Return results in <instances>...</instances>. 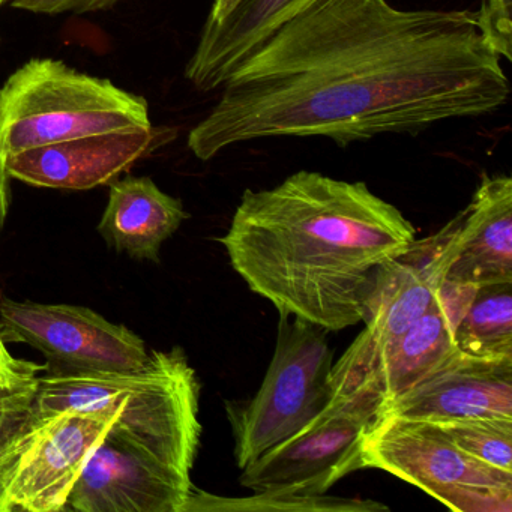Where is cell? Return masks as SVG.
<instances>
[{
    "mask_svg": "<svg viewBox=\"0 0 512 512\" xmlns=\"http://www.w3.org/2000/svg\"><path fill=\"white\" fill-rule=\"evenodd\" d=\"M382 401L364 391L332 395L325 407L289 439L242 469L253 493L322 496L362 466L365 433L379 418Z\"/></svg>",
    "mask_w": 512,
    "mask_h": 512,
    "instance_id": "7",
    "label": "cell"
},
{
    "mask_svg": "<svg viewBox=\"0 0 512 512\" xmlns=\"http://www.w3.org/2000/svg\"><path fill=\"white\" fill-rule=\"evenodd\" d=\"M8 178H10V175H8L7 166H5V158L0 155V230L4 229L8 206H10Z\"/></svg>",
    "mask_w": 512,
    "mask_h": 512,
    "instance_id": "24",
    "label": "cell"
},
{
    "mask_svg": "<svg viewBox=\"0 0 512 512\" xmlns=\"http://www.w3.org/2000/svg\"><path fill=\"white\" fill-rule=\"evenodd\" d=\"M511 7L512 0H484L476 13L485 40L506 62L512 59Z\"/></svg>",
    "mask_w": 512,
    "mask_h": 512,
    "instance_id": "22",
    "label": "cell"
},
{
    "mask_svg": "<svg viewBox=\"0 0 512 512\" xmlns=\"http://www.w3.org/2000/svg\"><path fill=\"white\" fill-rule=\"evenodd\" d=\"M332 365L325 329L280 317L277 346L259 391L250 400L226 403L239 469L298 433L328 404Z\"/></svg>",
    "mask_w": 512,
    "mask_h": 512,
    "instance_id": "5",
    "label": "cell"
},
{
    "mask_svg": "<svg viewBox=\"0 0 512 512\" xmlns=\"http://www.w3.org/2000/svg\"><path fill=\"white\" fill-rule=\"evenodd\" d=\"M25 361L22 359H16L7 349V343H5L2 332H0V376L11 373V371L17 370L22 367Z\"/></svg>",
    "mask_w": 512,
    "mask_h": 512,
    "instance_id": "25",
    "label": "cell"
},
{
    "mask_svg": "<svg viewBox=\"0 0 512 512\" xmlns=\"http://www.w3.org/2000/svg\"><path fill=\"white\" fill-rule=\"evenodd\" d=\"M152 128L148 103L109 80L32 59L0 88V155L89 134Z\"/></svg>",
    "mask_w": 512,
    "mask_h": 512,
    "instance_id": "4",
    "label": "cell"
},
{
    "mask_svg": "<svg viewBox=\"0 0 512 512\" xmlns=\"http://www.w3.org/2000/svg\"><path fill=\"white\" fill-rule=\"evenodd\" d=\"M7 2H10V0H0V8L4 7Z\"/></svg>",
    "mask_w": 512,
    "mask_h": 512,
    "instance_id": "27",
    "label": "cell"
},
{
    "mask_svg": "<svg viewBox=\"0 0 512 512\" xmlns=\"http://www.w3.org/2000/svg\"><path fill=\"white\" fill-rule=\"evenodd\" d=\"M110 425L103 416L77 410L41 418L0 463V512L65 511Z\"/></svg>",
    "mask_w": 512,
    "mask_h": 512,
    "instance_id": "10",
    "label": "cell"
},
{
    "mask_svg": "<svg viewBox=\"0 0 512 512\" xmlns=\"http://www.w3.org/2000/svg\"><path fill=\"white\" fill-rule=\"evenodd\" d=\"M361 458L364 469L391 473L452 511H512V473L470 457L434 422L380 415Z\"/></svg>",
    "mask_w": 512,
    "mask_h": 512,
    "instance_id": "6",
    "label": "cell"
},
{
    "mask_svg": "<svg viewBox=\"0 0 512 512\" xmlns=\"http://www.w3.org/2000/svg\"><path fill=\"white\" fill-rule=\"evenodd\" d=\"M119 0H13V7L37 14H85L109 10Z\"/></svg>",
    "mask_w": 512,
    "mask_h": 512,
    "instance_id": "23",
    "label": "cell"
},
{
    "mask_svg": "<svg viewBox=\"0 0 512 512\" xmlns=\"http://www.w3.org/2000/svg\"><path fill=\"white\" fill-rule=\"evenodd\" d=\"M458 350L481 358H512V283L478 287L455 329Z\"/></svg>",
    "mask_w": 512,
    "mask_h": 512,
    "instance_id": "18",
    "label": "cell"
},
{
    "mask_svg": "<svg viewBox=\"0 0 512 512\" xmlns=\"http://www.w3.org/2000/svg\"><path fill=\"white\" fill-rule=\"evenodd\" d=\"M187 218L181 200L161 191L151 178L128 176L110 187L98 232L118 253L158 263L164 242Z\"/></svg>",
    "mask_w": 512,
    "mask_h": 512,
    "instance_id": "17",
    "label": "cell"
},
{
    "mask_svg": "<svg viewBox=\"0 0 512 512\" xmlns=\"http://www.w3.org/2000/svg\"><path fill=\"white\" fill-rule=\"evenodd\" d=\"M191 130L208 161L232 146L325 137L341 146L419 133L500 109L502 58L467 10H400L388 0H316L263 41Z\"/></svg>",
    "mask_w": 512,
    "mask_h": 512,
    "instance_id": "1",
    "label": "cell"
},
{
    "mask_svg": "<svg viewBox=\"0 0 512 512\" xmlns=\"http://www.w3.org/2000/svg\"><path fill=\"white\" fill-rule=\"evenodd\" d=\"M314 2L316 0H238L224 16L206 19L185 77L199 91L221 88L263 41Z\"/></svg>",
    "mask_w": 512,
    "mask_h": 512,
    "instance_id": "15",
    "label": "cell"
},
{
    "mask_svg": "<svg viewBox=\"0 0 512 512\" xmlns=\"http://www.w3.org/2000/svg\"><path fill=\"white\" fill-rule=\"evenodd\" d=\"M200 383L184 350L152 352L145 367L124 373L41 374L38 418L77 410L112 422L109 436L191 476L199 451Z\"/></svg>",
    "mask_w": 512,
    "mask_h": 512,
    "instance_id": "3",
    "label": "cell"
},
{
    "mask_svg": "<svg viewBox=\"0 0 512 512\" xmlns=\"http://www.w3.org/2000/svg\"><path fill=\"white\" fill-rule=\"evenodd\" d=\"M205 511H293V512H374L389 511L388 506L374 500L341 499V497L287 496V494L254 493L253 497L229 499L193 487L182 512Z\"/></svg>",
    "mask_w": 512,
    "mask_h": 512,
    "instance_id": "19",
    "label": "cell"
},
{
    "mask_svg": "<svg viewBox=\"0 0 512 512\" xmlns=\"http://www.w3.org/2000/svg\"><path fill=\"white\" fill-rule=\"evenodd\" d=\"M154 142L152 128L89 134L5 158L8 175L34 187L92 190L130 169Z\"/></svg>",
    "mask_w": 512,
    "mask_h": 512,
    "instance_id": "14",
    "label": "cell"
},
{
    "mask_svg": "<svg viewBox=\"0 0 512 512\" xmlns=\"http://www.w3.org/2000/svg\"><path fill=\"white\" fill-rule=\"evenodd\" d=\"M437 425L470 457L512 473V419H463Z\"/></svg>",
    "mask_w": 512,
    "mask_h": 512,
    "instance_id": "21",
    "label": "cell"
},
{
    "mask_svg": "<svg viewBox=\"0 0 512 512\" xmlns=\"http://www.w3.org/2000/svg\"><path fill=\"white\" fill-rule=\"evenodd\" d=\"M458 229L460 214L439 233L416 239L406 253L382 266L362 320L364 331L332 365L331 397L349 392L377 350L433 307L457 256Z\"/></svg>",
    "mask_w": 512,
    "mask_h": 512,
    "instance_id": "8",
    "label": "cell"
},
{
    "mask_svg": "<svg viewBox=\"0 0 512 512\" xmlns=\"http://www.w3.org/2000/svg\"><path fill=\"white\" fill-rule=\"evenodd\" d=\"M44 370L46 365L25 361L0 376V461L41 419L35 412V395Z\"/></svg>",
    "mask_w": 512,
    "mask_h": 512,
    "instance_id": "20",
    "label": "cell"
},
{
    "mask_svg": "<svg viewBox=\"0 0 512 512\" xmlns=\"http://www.w3.org/2000/svg\"><path fill=\"white\" fill-rule=\"evenodd\" d=\"M416 239L413 224L364 182L302 170L245 191L220 242L280 317L338 332L364 320L380 269Z\"/></svg>",
    "mask_w": 512,
    "mask_h": 512,
    "instance_id": "2",
    "label": "cell"
},
{
    "mask_svg": "<svg viewBox=\"0 0 512 512\" xmlns=\"http://www.w3.org/2000/svg\"><path fill=\"white\" fill-rule=\"evenodd\" d=\"M5 343H23L46 356L47 373H124L148 364L145 341L91 308L0 298Z\"/></svg>",
    "mask_w": 512,
    "mask_h": 512,
    "instance_id": "9",
    "label": "cell"
},
{
    "mask_svg": "<svg viewBox=\"0 0 512 512\" xmlns=\"http://www.w3.org/2000/svg\"><path fill=\"white\" fill-rule=\"evenodd\" d=\"M380 415L434 424L512 419V358H481L457 349L409 391L383 404Z\"/></svg>",
    "mask_w": 512,
    "mask_h": 512,
    "instance_id": "12",
    "label": "cell"
},
{
    "mask_svg": "<svg viewBox=\"0 0 512 512\" xmlns=\"http://www.w3.org/2000/svg\"><path fill=\"white\" fill-rule=\"evenodd\" d=\"M457 256L446 280L467 286L512 283V179L484 176L460 212Z\"/></svg>",
    "mask_w": 512,
    "mask_h": 512,
    "instance_id": "16",
    "label": "cell"
},
{
    "mask_svg": "<svg viewBox=\"0 0 512 512\" xmlns=\"http://www.w3.org/2000/svg\"><path fill=\"white\" fill-rule=\"evenodd\" d=\"M478 287L445 280L433 307L404 334L383 344L352 391H364L382 406L433 373L455 350V329Z\"/></svg>",
    "mask_w": 512,
    "mask_h": 512,
    "instance_id": "13",
    "label": "cell"
},
{
    "mask_svg": "<svg viewBox=\"0 0 512 512\" xmlns=\"http://www.w3.org/2000/svg\"><path fill=\"white\" fill-rule=\"evenodd\" d=\"M191 476L106 434L68 497L65 511L182 512Z\"/></svg>",
    "mask_w": 512,
    "mask_h": 512,
    "instance_id": "11",
    "label": "cell"
},
{
    "mask_svg": "<svg viewBox=\"0 0 512 512\" xmlns=\"http://www.w3.org/2000/svg\"><path fill=\"white\" fill-rule=\"evenodd\" d=\"M236 2L238 0H214L208 19H218V17L224 16Z\"/></svg>",
    "mask_w": 512,
    "mask_h": 512,
    "instance_id": "26",
    "label": "cell"
}]
</instances>
